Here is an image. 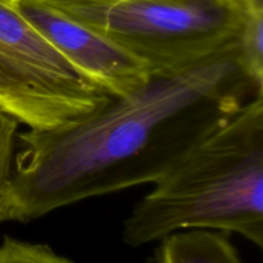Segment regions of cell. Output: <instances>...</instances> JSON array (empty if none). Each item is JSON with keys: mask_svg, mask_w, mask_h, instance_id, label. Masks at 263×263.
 Listing matches in <instances>:
<instances>
[{"mask_svg": "<svg viewBox=\"0 0 263 263\" xmlns=\"http://www.w3.org/2000/svg\"><path fill=\"white\" fill-rule=\"evenodd\" d=\"M262 92L236 44L151 73L79 122L18 131L5 221L26 223L85 199L154 184Z\"/></svg>", "mask_w": 263, "mask_h": 263, "instance_id": "6da1fadb", "label": "cell"}, {"mask_svg": "<svg viewBox=\"0 0 263 263\" xmlns=\"http://www.w3.org/2000/svg\"><path fill=\"white\" fill-rule=\"evenodd\" d=\"M193 229L235 233L263 247V92L154 182L122 235L136 248Z\"/></svg>", "mask_w": 263, "mask_h": 263, "instance_id": "7a4b0ae2", "label": "cell"}, {"mask_svg": "<svg viewBox=\"0 0 263 263\" xmlns=\"http://www.w3.org/2000/svg\"><path fill=\"white\" fill-rule=\"evenodd\" d=\"M54 7L109 36L151 73L236 45L246 14L231 0H121Z\"/></svg>", "mask_w": 263, "mask_h": 263, "instance_id": "3957f363", "label": "cell"}, {"mask_svg": "<svg viewBox=\"0 0 263 263\" xmlns=\"http://www.w3.org/2000/svg\"><path fill=\"white\" fill-rule=\"evenodd\" d=\"M112 95L72 66L20 12L0 0V110L28 130L79 122Z\"/></svg>", "mask_w": 263, "mask_h": 263, "instance_id": "277c9868", "label": "cell"}, {"mask_svg": "<svg viewBox=\"0 0 263 263\" xmlns=\"http://www.w3.org/2000/svg\"><path fill=\"white\" fill-rule=\"evenodd\" d=\"M31 25L81 73L113 98L143 85L148 67L97 28L41 0H14Z\"/></svg>", "mask_w": 263, "mask_h": 263, "instance_id": "5b68a950", "label": "cell"}, {"mask_svg": "<svg viewBox=\"0 0 263 263\" xmlns=\"http://www.w3.org/2000/svg\"><path fill=\"white\" fill-rule=\"evenodd\" d=\"M159 241L148 263H243L225 231L182 230Z\"/></svg>", "mask_w": 263, "mask_h": 263, "instance_id": "8992f818", "label": "cell"}, {"mask_svg": "<svg viewBox=\"0 0 263 263\" xmlns=\"http://www.w3.org/2000/svg\"><path fill=\"white\" fill-rule=\"evenodd\" d=\"M238 48L249 76L263 86V4L246 10Z\"/></svg>", "mask_w": 263, "mask_h": 263, "instance_id": "52a82bcc", "label": "cell"}, {"mask_svg": "<svg viewBox=\"0 0 263 263\" xmlns=\"http://www.w3.org/2000/svg\"><path fill=\"white\" fill-rule=\"evenodd\" d=\"M20 123L0 110V223L5 222V203L12 176Z\"/></svg>", "mask_w": 263, "mask_h": 263, "instance_id": "ba28073f", "label": "cell"}, {"mask_svg": "<svg viewBox=\"0 0 263 263\" xmlns=\"http://www.w3.org/2000/svg\"><path fill=\"white\" fill-rule=\"evenodd\" d=\"M0 263H74L59 256L49 246L5 236L0 246Z\"/></svg>", "mask_w": 263, "mask_h": 263, "instance_id": "9c48e42d", "label": "cell"}, {"mask_svg": "<svg viewBox=\"0 0 263 263\" xmlns=\"http://www.w3.org/2000/svg\"><path fill=\"white\" fill-rule=\"evenodd\" d=\"M51 5H100L121 2V0H41Z\"/></svg>", "mask_w": 263, "mask_h": 263, "instance_id": "30bf717a", "label": "cell"}, {"mask_svg": "<svg viewBox=\"0 0 263 263\" xmlns=\"http://www.w3.org/2000/svg\"><path fill=\"white\" fill-rule=\"evenodd\" d=\"M231 2H234L235 4H238L239 7L243 8L244 10L251 9V8L256 7V5L263 4V0H231Z\"/></svg>", "mask_w": 263, "mask_h": 263, "instance_id": "8fae6325", "label": "cell"}]
</instances>
